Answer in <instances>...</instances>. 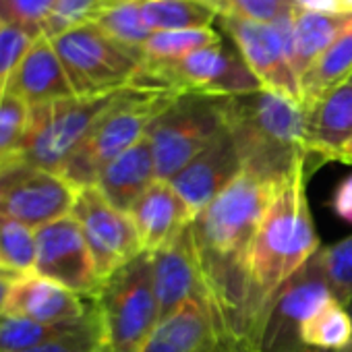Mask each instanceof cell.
<instances>
[{
	"label": "cell",
	"instance_id": "cell-15",
	"mask_svg": "<svg viewBox=\"0 0 352 352\" xmlns=\"http://www.w3.org/2000/svg\"><path fill=\"white\" fill-rule=\"evenodd\" d=\"M239 174H243V164L236 147L224 126V131L208 145L197 157H193L170 185L195 212H204Z\"/></svg>",
	"mask_w": 352,
	"mask_h": 352
},
{
	"label": "cell",
	"instance_id": "cell-21",
	"mask_svg": "<svg viewBox=\"0 0 352 352\" xmlns=\"http://www.w3.org/2000/svg\"><path fill=\"white\" fill-rule=\"evenodd\" d=\"M5 89L21 98L30 108L77 96L52 40L46 36L36 40Z\"/></svg>",
	"mask_w": 352,
	"mask_h": 352
},
{
	"label": "cell",
	"instance_id": "cell-17",
	"mask_svg": "<svg viewBox=\"0 0 352 352\" xmlns=\"http://www.w3.org/2000/svg\"><path fill=\"white\" fill-rule=\"evenodd\" d=\"M145 253H155L183 234L197 218L170 181H155L129 210Z\"/></svg>",
	"mask_w": 352,
	"mask_h": 352
},
{
	"label": "cell",
	"instance_id": "cell-33",
	"mask_svg": "<svg viewBox=\"0 0 352 352\" xmlns=\"http://www.w3.org/2000/svg\"><path fill=\"white\" fill-rule=\"evenodd\" d=\"M220 17H236L255 23H276L296 11L294 0H208Z\"/></svg>",
	"mask_w": 352,
	"mask_h": 352
},
{
	"label": "cell",
	"instance_id": "cell-44",
	"mask_svg": "<svg viewBox=\"0 0 352 352\" xmlns=\"http://www.w3.org/2000/svg\"><path fill=\"white\" fill-rule=\"evenodd\" d=\"M340 352H352V344H348V346H346L344 350H340Z\"/></svg>",
	"mask_w": 352,
	"mask_h": 352
},
{
	"label": "cell",
	"instance_id": "cell-42",
	"mask_svg": "<svg viewBox=\"0 0 352 352\" xmlns=\"http://www.w3.org/2000/svg\"><path fill=\"white\" fill-rule=\"evenodd\" d=\"M338 162H344V164H352V141L344 147V151L340 153Z\"/></svg>",
	"mask_w": 352,
	"mask_h": 352
},
{
	"label": "cell",
	"instance_id": "cell-8",
	"mask_svg": "<svg viewBox=\"0 0 352 352\" xmlns=\"http://www.w3.org/2000/svg\"><path fill=\"white\" fill-rule=\"evenodd\" d=\"M224 131L220 98L179 94L149 124L157 181H172Z\"/></svg>",
	"mask_w": 352,
	"mask_h": 352
},
{
	"label": "cell",
	"instance_id": "cell-27",
	"mask_svg": "<svg viewBox=\"0 0 352 352\" xmlns=\"http://www.w3.org/2000/svg\"><path fill=\"white\" fill-rule=\"evenodd\" d=\"M300 338L313 352H340L352 342V317L344 305L331 298L305 321Z\"/></svg>",
	"mask_w": 352,
	"mask_h": 352
},
{
	"label": "cell",
	"instance_id": "cell-2",
	"mask_svg": "<svg viewBox=\"0 0 352 352\" xmlns=\"http://www.w3.org/2000/svg\"><path fill=\"white\" fill-rule=\"evenodd\" d=\"M307 174L309 162L305 160L272 189L253 239L249 263L253 338L274 294L319 251V239L307 201Z\"/></svg>",
	"mask_w": 352,
	"mask_h": 352
},
{
	"label": "cell",
	"instance_id": "cell-29",
	"mask_svg": "<svg viewBox=\"0 0 352 352\" xmlns=\"http://www.w3.org/2000/svg\"><path fill=\"white\" fill-rule=\"evenodd\" d=\"M85 317L71 323H40L23 317L3 315L0 317V352H28L44 346L75 331L85 321Z\"/></svg>",
	"mask_w": 352,
	"mask_h": 352
},
{
	"label": "cell",
	"instance_id": "cell-19",
	"mask_svg": "<svg viewBox=\"0 0 352 352\" xmlns=\"http://www.w3.org/2000/svg\"><path fill=\"white\" fill-rule=\"evenodd\" d=\"M222 340L230 338L222 333L210 302L193 296L157 323L139 352H208Z\"/></svg>",
	"mask_w": 352,
	"mask_h": 352
},
{
	"label": "cell",
	"instance_id": "cell-24",
	"mask_svg": "<svg viewBox=\"0 0 352 352\" xmlns=\"http://www.w3.org/2000/svg\"><path fill=\"white\" fill-rule=\"evenodd\" d=\"M352 79V25L300 77V106L309 108Z\"/></svg>",
	"mask_w": 352,
	"mask_h": 352
},
{
	"label": "cell",
	"instance_id": "cell-3",
	"mask_svg": "<svg viewBox=\"0 0 352 352\" xmlns=\"http://www.w3.org/2000/svg\"><path fill=\"white\" fill-rule=\"evenodd\" d=\"M220 108L224 126L241 157L243 172L251 174L265 187L274 189L307 160V114L298 102L259 89L220 98Z\"/></svg>",
	"mask_w": 352,
	"mask_h": 352
},
{
	"label": "cell",
	"instance_id": "cell-36",
	"mask_svg": "<svg viewBox=\"0 0 352 352\" xmlns=\"http://www.w3.org/2000/svg\"><path fill=\"white\" fill-rule=\"evenodd\" d=\"M56 0H0V25H13L44 36Z\"/></svg>",
	"mask_w": 352,
	"mask_h": 352
},
{
	"label": "cell",
	"instance_id": "cell-41",
	"mask_svg": "<svg viewBox=\"0 0 352 352\" xmlns=\"http://www.w3.org/2000/svg\"><path fill=\"white\" fill-rule=\"evenodd\" d=\"M0 278H3V280H11V282L19 278V276H15V274H13V272H11V270H9L7 265H5L3 257H0Z\"/></svg>",
	"mask_w": 352,
	"mask_h": 352
},
{
	"label": "cell",
	"instance_id": "cell-35",
	"mask_svg": "<svg viewBox=\"0 0 352 352\" xmlns=\"http://www.w3.org/2000/svg\"><path fill=\"white\" fill-rule=\"evenodd\" d=\"M102 348H106L104 329H102L98 309L91 302L85 321L75 331L58 340H52L44 346H38L34 350H28V352H100Z\"/></svg>",
	"mask_w": 352,
	"mask_h": 352
},
{
	"label": "cell",
	"instance_id": "cell-7",
	"mask_svg": "<svg viewBox=\"0 0 352 352\" xmlns=\"http://www.w3.org/2000/svg\"><path fill=\"white\" fill-rule=\"evenodd\" d=\"M131 87L172 94H201L212 98H230L263 89L234 44H226L224 40L168 67H139Z\"/></svg>",
	"mask_w": 352,
	"mask_h": 352
},
{
	"label": "cell",
	"instance_id": "cell-31",
	"mask_svg": "<svg viewBox=\"0 0 352 352\" xmlns=\"http://www.w3.org/2000/svg\"><path fill=\"white\" fill-rule=\"evenodd\" d=\"M32 108L11 91H0V164L15 160L28 124Z\"/></svg>",
	"mask_w": 352,
	"mask_h": 352
},
{
	"label": "cell",
	"instance_id": "cell-46",
	"mask_svg": "<svg viewBox=\"0 0 352 352\" xmlns=\"http://www.w3.org/2000/svg\"><path fill=\"white\" fill-rule=\"evenodd\" d=\"M100 352H110V350H108V348H102V350H100Z\"/></svg>",
	"mask_w": 352,
	"mask_h": 352
},
{
	"label": "cell",
	"instance_id": "cell-4",
	"mask_svg": "<svg viewBox=\"0 0 352 352\" xmlns=\"http://www.w3.org/2000/svg\"><path fill=\"white\" fill-rule=\"evenodd\" d=\"M172 91L126 87L94 124L85 141L67 160L60 174L79 191L94 187L102 170L147 135L155 116L176 98Z\"/></svg>",
	"mask_w": 352,
	"mask_h": 352
},
{
	"label": "cell",
	"instance_id": "cell-34",
	"mask_svg": "<svg viewBox=\"0 0 352 352\" xmlns=\"http://www.w3.org/2000/svg\"><path fill=\"white\" fill-rule=\"evenodd\" d=\"M321 251L331 296L348 309L352 305V236Z\"/></svg>",
	"mask_w": 352,
	"mask_h": 352
},
{
	"label": "cell",
	"instance_id": "cell-12",
	"mask_svg": "<svg viewBox=\"0 0 352 352\" xmlns=\"http://www.w3.org/2000/svg\"><path fill=\"white\" fill-rule=\"evenodd\" d=\"M71 216L81 226L102 282L143 253L131 216L110 206L96 187L77 191Z\"/></svg>",
	"mask_w": 352,
	"mask_h": 352
},
{
	"label": "cell",
	"instance_id": "cell-32",
	"mask_svg": "<svg viewBox=\"0 0 352 352\" xmlns=\"http://www.w3.org/2000/svg\"><path fill=\"white\" fill-rule=\"evenodd\" d=\"M112 0H56V5L44 25L46 38H56L79 25L96 23Z\"/></svg>",
	"mask_w": 352,
	"mask_h": 352
},
{
	"label": "cell",
	"instance_id": "cell-22",
	"mask_svg": "<svg viewBox=\"0 0 352 352\" xmlns=\"http://www.w3.org/2000/svg\"><path fill=\"white\" fill-rule=\"evenodd\" d=\"M155 181L157 174L151 143L147 137H143L102 170L94 187L104 195L110 206L129 214L133 204Z\"/></svg>",
	"mask_w": 352,
	"mask_h": 352
},
{
	"label": "cell",
	"instance_id": "cell-23",
	"mask_svg": "<svg viewBox=\"0 0 352 352\" xmlns=\"http://www.w3.org/2000/svg\"><path fill=\"white\" fill-rule=\"evenodd\" d=\"M352 25V13L294 11L292 67L300 81L307 69Z\"/></svg>",
	"mask_w": 352,
	"mask_h": 352
},
{
	"label": "cell",
	"instance_id": "cell-28",
	"mask_svg": "<svg viewBox=\"0 0 352 352\" xmlns=\"http://www.w3.org/2000/svg\"><path fill=\"white\" fill-rule=\"evenodd\" d=\"M96 25L139 58L151 36L141 17V0H112L108 9L96 19Z\"/></svg>",
	"mask_w": 352,
	"mask_h": 352
},
{
	"label": "cell",
	"instance_id": "cell-20",
	"mask_svg": "<svg viewBox=\"0 0 352 352\" xmlns=\"http://www.w3.org/2000/svg\"><path fill=\"white\" fill-rule=\"evenodd\" d=\"M305 114L307 160L338 162L344 147L352 141V79L305 108Z\"/></svg>",
	"mask_w": 352,
	"mask_h": 352
},
{
	"label": "cell",
	"instance_id": "cell-10",
	"mask_svg": "<svg viewBox=\"0 0 352 352\" xmlns=\"http://www.w3.org/2000/svg\"><path fill=\"white\" fill-rule=\"evenodd\" d=\"M331 298L323 251L319 249L270 300L253 338L251 352H313L302 344L300 329Z\"/></svg>",
	"mask_w": 352,
	"mask_h": 352
},
{
	"label": "cell",
	"instance_id": "cell-25",
	"mask_svg": "<svg viewBox=\"0 0 352 352\" xmlns=\"http://www.w3.org/2000/svg\"><path fill=\"white\" fill-rule=\"evenodd\" d=\"M145 28L155 32L208 30L218 23V11L208 0H141Z\"/></svg>",
	"mask_w": 352,
	"mask_h": 352
},
{
	"label": "cell",
	"instance_id": "cell-43",
	"mask_svg": "<svg viewBox=\"0 0 352 352\" xmlns=\"http://www.w3.org/2000/svg\"><path fill=\"white\" fill-rule=\"evenodd\" d=\"M338 5L344 13H352V0H338Z\"/></svg>",
	"mask_w": 352,
	"mask_h": 352
},
{
	"label": "cell",
	"instance_id": "cell-37",
	"mask_svg": "<svg viewBox=\"0 0 352 352\" xmlns=\"http://www.w3.org/2000/svg\"><path fill=\"white\" fill-rule=\"evenodd\" d=\"M38 38L40 36L21 28L0 25V91L7 87Z\"/></svg>",
	"mask_w": 352,
	"mask_h": 352
},
{
	"label": "cell",
	"instance_id": "cell-26",
	"mask_svg": "<svg viewBox=\"0 0 352 352\" xmlns=\"http://www.w3.org/2000/svg\"><path fill=\"white\" fill-rule=\"evenodd\" d=\"M218 42H222V36L212 28L185 30V32H155L149 36V40L143 46L141 67L145 69L168 67Z\"/></svg>",
	"mask_w": 352,
	"mask_h": 352
},
{
	"label": "cell",
	"instance_id": "cell-38",
	"mask_svg": "<svg viewBox=\"0 0 352 352\" xmlns=\"http://www.w3.org/2000/svg\"><path fill=\"white\" fill-rule=\"evenodd\" d=\"M331 210L340 220L352 224V172L344 176L342 183L336 187L331 195Z\"/></svg>",
	"mask_w": 352,
	"mask_h": 352
},
{
	"label": "cell",
	"instance_id": "cell-13",
	"mask_svg": "<svg viewBox=\"0 0 352 352\" xmlns=\"http://www.w3.org/2000/svg\"><path fill=\"white\" fill-rule=\"evenodd\" d=\"M36 236L38 257L34 274L94 300L102 288V278L77 220L65 216L36 230Z\"/></svg>",
	"mask_w": 352,
	"mask_h": 352
},
{
	"label": "cell",
	"instance_id": "cell-16",
	"mask_svg": "<svg viewBox=\"0 0 352 352\" xmlns=\"http://www.w3.org/2000/svg\"><path fill=\"white\" fill-rule=\"evenodd\" d=\"M151 267L160 321L170 317L183 302L193 296H201L208 300L193 249L191 226L183 234L176 236L168 247L151 253Z\"/></svg>",
	"mask_w": 352,
	"mask_h": 352
},
{
	"label": "cell",
	"instance_id": "cell-1",
	"mask_svg": "<svg viewBox=\"0 0 352 352\" xmlns=\"http://www.w3.org/2000/svg\"><path fill=\"white\" fill-rule=\"evenodd\" d=\"M272 189L243 172L191 224L193 249L222 333L251 350V247Z\"/></svg>",
	"mask_w": 352,
	"mask_h": 352
},
{
	"label": "cell",
	"instance_id": "cell-14",
	"mask_svg": "<svg viewBox=\"0 0 352 352\" xmlns=\"http://www.w3.org/2000/svg\"><path fill=\"white\" fill-rule=\"evenodd\" d=\"M218 25L241 52L261 87L300 104V85L292 69L288 46L276 23H255L236 17H218Z\"/></svg>",
	"mask_w": 352,
	"mask_h": 352
},
{
	"label": "cell",
	"instance_id": "cell-11",
	"mask_svg": "<svg viewBox=\"0 0 352 352\" xmlns=\"http://www.w3.org/2000/svg\"><path fill=\"white\" fill-rule=\"evenodd\" d=\"M77 189L63 174L11 160L0 164V216L34 230L71 216Z\"/></svg>",
	"mask_w": 352,
	"mask_h": 352
},
{
	"label": "cell",
	"instance_id": "cell-39",
	"mask_svg": "<svg viewBox=\"0 0 352 352\" xmlns=\"http://www.w3.org/2000/svg\"><path fill=\"white\" fill-rule=\"evenodd\" d=\"M208 352H251V350H249L247 346L234 342V340H222V342H218L214 348H210Z\"/></svg>",
	"mask_w": 352,
	"mask_h": 352
},
{
	"label": "cell",
	"instance_id": "cell-40",
	"mask_svg": "<svg viewBox=\"0 0 352 352\" xmlns=\"http://www.w3.org/2000/svg\"><path fill=\"white\" fill-rule=\"evenodd\" d=\"M9 288H11V280L0 278V317L5 315V305H7V296H9Z\"/></svg>",
	"mask_w": 352,
	"mask_h": 352
},
{
	"label": "cell",
	"instance_id": "cell-45",
	"mask_svg": "<svg viewBox=\"0 0 352 352\" xmlns=\"http://www.w3.org/2000/svg\"><path fill=\"white\" fill-rule=\"evenodd\" d=\"M348 313H350V317H352V305L348 307ZM350 344H352V342H350Z\"/></svg>",
	"mask_w": 352,
	"mask_h": 352
},
{
	"label": "cell",
	"instance_id": "cell-30",
	"mask_svg": "<svg viewBox=\"0 0 352 352\" xmlns=\"http://www.w3.org/2000/svg\"><path fill=\"white\" fill-rule=\"evenodd\" d=\"M0 257L15 276L34 274L38 257L36 230L0 216Z\"/></svg>",
	"mask_w": 352,
	"mask_h": 352
},
{
	"label": "cell",
	"instance_id": "cell-9",
	"mask_svg": "<svg viewBox=\"0 0 352 352\" xmlns=\"http://www.w3.org/2000/svg\"><path fill=\"white\" fill-rule=\"evenodd\" d=\"M77 96H104L131 87L141 58L106 36L96 23L52 38Z\"/></svg>",
	"mask_w": 352,
	"mask_h": 352
},
{
	"label": "cell",
	"instance_id": "cell-18",
	"mask_svg": "<svg viewBox=\"0 0 352 352\" xmlns=\"http://www.w3.org/2000/svg\"><path fill=\"white\" fill-rule=\"evenodd\" d=\"M91 300L38 274H25L11 282L5 315L40 323H71L87 315Z\"/></svg>",
	"mask_w": 352,
	"mask_h": 352
},
{
	"label": "cell",
	"instance_id": "cell-6",
	"mask_svg": "<svg viewBox=\"0 0 352 352\" xmlns=\"http://www.w3.org/2000/svg\"><path fill=\"white\" fill-rule=\"evenodd\" d=\"M73 96L32 108L30 124L15 160L58 172L85 141L94 124L122 94Z\"/></svg>",
	"mask_w": 352,
	"mask_h": 352
},
{
	"label": "cell",
	"instance_id": "cell-5",
	"mask_svg": "<svg viewBox=\"0 0 352 352\" xmlns=\"http://www.w3.org/2000/svg\"><path fill=\"white\" fill-rule=\"evenodd\" d=\"M98 309L106 348L139 352L160 323L151 255L141 253L102 282L91 300Z\"/></svg>",
	"mask_w": 352,
	"mask_h": 352
}]
</instances>
